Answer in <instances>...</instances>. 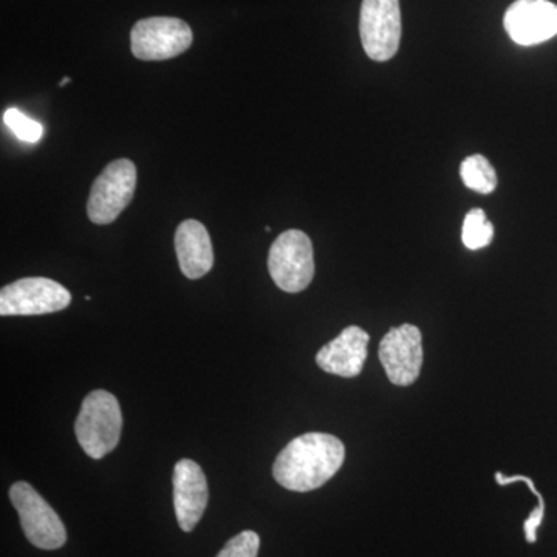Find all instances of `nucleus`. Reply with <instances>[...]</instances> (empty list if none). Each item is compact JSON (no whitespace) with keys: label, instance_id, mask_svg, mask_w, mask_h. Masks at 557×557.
Here are the masks:
<instances>
[{"label":"nucleus","instance_id":"obj_1","mask_svg":"<svg viewBox=\"0 0 557 557\" xmlns=\"http://www.w3.org/2000/svg\"><path fill=\"white\" fill-rule=\"evenodd\" d=\"M346 448L338 437L309 432L288 443L273 465L274 480L295 493L324 486L339 471Z\"/></svg>","mask_w":557,"mask_h":557},{"label":"nucleus","instance_id":"obj_2","mask_svg":"<svg viewBox=\"0 0 557 557\" xmlns=\"http://www.w3.org/2000/svg\"><path fill=\"white\" fill-rule=\"evenodd\" d=\"M123 429L119 399L110 392L94 391L84 398L75 432L81 448L94 460L108 456L119 446Z\"/></svg>","mask_w":557,"mask_h":557},{"label":"nucleus","instance_id":"obj_3","mask_svg":"<svg viewBox=\"0 0 557 557\" xmlns=\"http://www.w3.org/2000/svg\"><path fill=\"white\" fill-rule=\"evenodd\" d=\"M271 278L287 293L304 292L314 276L313 244L306 233L289 230L271 245L269 255Z\"/></svg>","mask_w":557,"mask_h":557},{"label":"nucleus","instance_id":"obj_4","mask_svg":"<svg viewBox=\"0 0 557 557\" xmlns=\"http://www.w3.org/2000/svg\"><path fill=\"white\" fill-rule=\"evenodd\" d=\"M10 500L20 515L25 536L36 548L58 549L67 542L60 516L30 483H14L10 487Z\"/></svg>","mask_w":557,"mask_h":557},{"label":"nucleus","instance_id":"obj_5","mask_svg":"<svg viewBox=\"0 0 557 557\" xmlns=\"http://www.w3.org/2000/svg\"><path fill=\"white\" fill-rule=\"evenodd\" d=\"M137 168L131 160L112 161L91 185L87 214L97 225H110L134 199Z\"/></svg>","mask_w":557,"mask_h":557},{"label":"nucleus","instance_id":"obj_6","mask_svg":"<svg viewBox=\"0 0 557 557\" xmlns=\"http://www.w3.org/2000/svg\"><path fill=\"white\" fill-rule=\"evenodd\" d=\"M72 295L60 282L47 277H25L0 292L2 317H36L67 309Z\"/></svg>","mask_w":557,"mask_h":557},{"label":"nucleus","instance_id":"obj_7","mask_svg":"<svg viewBox=\"0 0 557 557\" xmlns=\"http://www.w3.org/2000/svg\"><path fill=\"white\" fill-rule=\"evenodd\" d=\"M193 30L177 17L138 21L131 33L132 53L141 61H166L193 46Z\"/></svg>","mask_w":557,"mask_h":557},{"label":"nucleus","instance_id":"obj_8","mask_svg":"<svg viewBox=\"0 0 557 557\" xmlns=\"http://www.w3.org/2000/svg\"><path fill=\"white\" fill-rule=\"evenodd\" d=\"M401 33L399 0H362L359 35L370 60H392L399 49Z\"/></svg>","mask_w":557,"mask_h":557},{"label":"nucleus","instance_id":"obj_9","mask_svg":"<svg viewBox=\"0 0 557 557\" xmlns=\"http://www.w3.org/2000/svg\"><path fill=\"white\" fill-rule=\"evenodd\" d=\"M379 355L392 384L410 386L416 383L423 366V336L420 329L403 324L388 330L381 341Z\"/></svg>","mask_w":557,"mask_h":557},{"label":"nucleus","instance_id":"obj_10","mask_svg":"<svg viewBox=\"0 0 557 557\" xmlns=\"http://www.w3.org/2000/svg\"><path fill=\"white\" fill-rule=\"evenodd\" d=\"M504 25L519 46L547 42L557 36V5L549 0H516L505 13Z\"/></svg>","mask_w":557,"mask_h":557},{"label":"nucleus","instance_id":"obj_11","mask_svg":"<svg viewBox=\"0 0 557 557\" xmlns=\"http://www.w3.org/2000/svg\"><path fill=\"white\" fill-rule=\"evenodd\" d=\"M174 508L177 522L185 533H190L208 507V482L199 463L183 458L174 468Z\"/></svg>","mask_w":557,"mask_h":557},{"label":"nucleus","instance_id":"obj_12","mask_svg":"<svg viewBox=\"0 0 557 557\" xmlns=\"http://www.w3.org/2000/svg\"><path fill=\"white\" fill-rule=\"evenodd\" d=\"M369 333L357 325L344 329L335 339L318 351L319 368L332 375L355 379L368 359Z\"/></svg>","mask_w":557,"mask_h":557},{"label":"nucleus","instance_id":"obj_13","mask_svg":"<svg viewBox=\"0 0 557 557\" xmlns=\"http://www.w3.org/2000/svg\"><path fill=\"white\" fill-rule=\"evenodd\" d=\"M180 270L188 278H200L214 265V249L208 230L197 220L180 223L175 234Z\"/></svg>","mask_w":557,"mask_h":557},{"label":"nucleus","instance_id":"obj_14","mask_svg":"<svg viewBox=\"0 0 557 557\" xmlns=\"http://www.w3.org/2000/svg\"><path fill=\"white\" fill-rule=\"evenodd\" d=\"M461 180L467 188L475 193L493 194L497 188V174L493 164L483 156H471L463 160L460 166Z\"/></svg>","mask_w":557,"mask_h":557},{"label":"nucleus","instance_id":"obj_15","mask_svg":"<svg viewBox=\"0 0 557 557\" xmlns=\"http://www.w3.org/2000/svg\"><path fill=\"white\" fill-rule=\"evenodd\" d=\"M494 239L493 223L487 220L485 211L480 208L471 209L463 220L461 228V240L465 247L472 249H482L487 247Z\"/></svg>","mask_w":557,"mask_h":557},{"label":"nucleus","instance_id":"obj_16","mask_svg":"<svg viewBox=\"0 0 557 557\" xmlns=\"http://www.w3.org/2000/svg\"><path fill=\"white\" fill-rule=\"evenodd\" d=\"M497 485L507 486L511 485V483L523 482L527 483L528 487L533 491L534 496L537 497L539 507L531 512L530 518L525 520L523 523V531H525V539L528 544H534L537 541V528L541 527L542 520H544L545 515V502L542 494L539 493L536 487H534L533 480L530 478H525V475H512V478H505L502 472H497L496 474Z\"/></svg>","mask_w":557,"mask_h":557},{"label":"nucleus","instance_id":"obj_17","mask_svg":"<svg viewBox=\"0 0 557 557\" xmlns=\"http://www.w3.org/2000/svg\"><path fill=\"white\" fill-rule=\"evenodd\" d=\"M3 123L17 138L25 143H38L44 135L42 124L17 109H9L3 113Z\"/></svg>","mask_w":557,"mask_h":557},{"label":"nucleus","instance_id":"obj_18","mask_svg":"<svg viewBox=\"0 0 557 557\" xmlns=\"http://www.w3.org/2000/svg\"><path fill=\"white\" fill-rule=\"evenodd\" d=\"M260 537L255 531H242L226 542L218 557H258Z\"/></svg>","mask_w":557,"mask_h":557},{"label":"nucleus","instance_id":"obj_19","mask_svg":"<svg viewBox=\"0 0 557 557\" xmlns=\"http://www.w3.org/2000/svg\"><path fill=\"white\" fill-rule=\"evenodd\" d=\"M70 81H72V79H70V78H69V76H65V78L61 81L60 86H61V87H64V86H65V84H69V83H70Z\"/></svg>","mask_w":557,"mask_h":557}]
</instances>
